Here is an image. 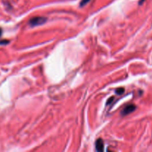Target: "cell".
I'll use <instances>...</instances> for the list:
<instances>
[{
  "label": "cell",
  "instance_id": "5",
  "mask_svg": "<svg viewBox=\"0 0 152 152\" xmlns=\"http://www.w3.org/2000/svg\"><path fill=\"white\" fill-rule=\"evenodd\" d=\"M124 91H125V89L123 88H118L117 90V94H122L124 93Z\"/></svg>",
  "mask_w": 152,
  "mask_h": 152
},
{
  "label": "cell",
  "instance_id": "4",
  "mask_svg": "<svg viewBox=\"0 0 152 152\" xmlns=\"http://www.w3.org/2000/svg\"><path fill=\"white\" fill-rule=\"evenodd\" d=\"M88 2H90V0H82L81 2H80V6L85 5L86 4L88 3Z\"/></svg>",
  "mask_w": 152,
  "mask_h": 152
},
{
  "label": "cell",
  "instance_id": "2",
  "mask_svg": "<svg viewBox=\"0 0 152 152\" xmlns=\"http://www.w3.org/2000/svg\"><path fill=\"white\" fill-rule=\"evenodd\" d=\"M135 108H136V106L134 105H127L122 111V115H127V114H130V113L133 112L135 110Z\"/></svg>",
  "mask_w": 152,
  "mask_h": 152
},
{
  "label": "cell",
  "instance_id": "3",
  "mask_svg": "<svg viewBox=\"0 0 152 152\" xmlns=\"http://www.w3.org/2000/svg\"><path fill=\"white\" fill-rule=\"evenodd\" d=\"M104 148V143L102 139H98L97 141L96 142V149L98 151H103Z\"/></svg>",
  "mask_w": 152,
  "mask_h": 152
},
{
  "label": "cell",
  "instance_id": "1",
  "mask_svg": "<svg viewBox=\"0 0 152 152\" xmlns=\"http://www.w3.org/2000/svg\"><path fill=\"white\" fill-rule=\"evenodd\" d=\"M47 19L45 17H40V16H37V17H34L32 18L29 21V23L31 26H37L42 25L46 22Z\"/></svg>",
  "mask_w": 152,
  "mask_h": 152
},
{
  "label": "cell",
  "instance_id": "6",
  "mask_svg": "<svg viewBox=\"0 0 152 152\" xmlns=\"http://www.w3.org/2000/svg\"><path fill=\"white\" fill-rule=\"evenodd\" d=\"M2 29H1V28H0V36H1V35H2Z\"/></svg>",
  "mask_w": 152,
  "mask_h": 152
}]
</instances>
